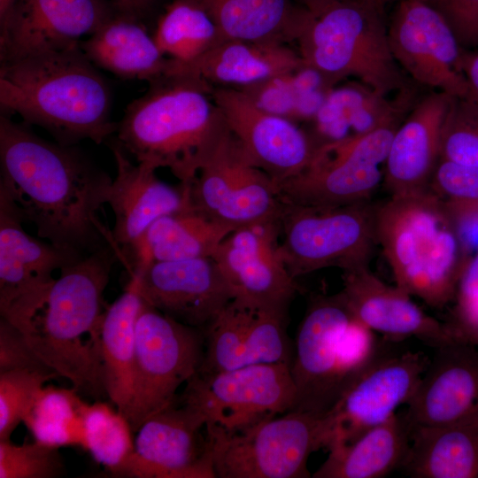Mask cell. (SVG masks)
<instances>
[{"label":"cell","mask_w":478,"mask_h":478,"mask_svg":"<svg viewBox=\"0 0 478 478\" xmlns=\"http://www.w3.org/2000/svg\"><path fill=\"white\" fill-rule=\"evenodd\" d=\"M303 64L298 51L288 44L225 40L189 62L170 59L165 76L191 78L211 89H241L294 71Z\"/></svg>","instance_id":"cell-26"},{"label":"cell","mask_w":478,"mask_h":478,"mask_svg":"<svg viewBox=\"0 0 478 478\" xmlns=\"http://www.w3.org/2000/svg\"><path fill=\"white\" fill-rule=\"evenodd\" d=\"M382 16L384 17L385 0H366Z\"/></svg>","instance_id":"cell-51"},{"label":"cell","mask_w":478,"mask_h":478,"mask_svg":"<svg viewBox=\"0 0 478 478\" xmlns=\"http://www.w3.org/2000/svg\"><path fill=\"white\" fill-rule=\"evenodd\" d=\"M387 30L394 58L412 81L451 96L470 98L460 69L464 48L440 10L420 0L400 1Z\"/></svg>","instance_id":"cell-15"},{"label":"cell","mask_w":478,"mask_h":478,"mask_svg":"<svg viewBox=\"0 0 478 478\" xmlns=\"http://www.w3.org/2000/svg\"><path fill=\"white\" fill-rule=\"evenodd\" d=\"M135 433L134 451L115 476L216 478L204 423L183 405L151 415Z\"/></svg>","instance_id":"cell-17"},{"label":"cell","mask_w":478,"mask_h":478,"mask_svg":"<svg viewBox=\"0 0 478 478\" xmlns=\"http://www.w3.org/2000/svg\"><path fill=\"white\" fill-rule=\"evenodd\" d=\"M443 202L463 251L468 257L477 253L478 204Z\"/></svg>","instance_id":"cell-46"},{"label":"cell","mask_w":478,"mask_h":478,"mask_svg":"<svg viewBox=\"0 0 478 478\" xmlns=\"http://www.w3.org/2000/svg\"><path fill=\"white\" fill-rule=\"evenodd\" d=\"M400 469L413 478H478V407L451 423L412 426Z\"/></svg>","instance_id":"cell-28"},{"label":"cell","mask_w":478,"mask_h":478,"mask_svg":"<svg viewBox=\"0 0 478 478\" xmlns=\"http://www.w3.org/2000/svg\"><path fill=\"white\" fill-rule=\"evenodd\" d=\"M382 345L374 331L352 317L342 291L312 298L293 344V410L322 416Z\"/></svg>","instance_id":"cell-6"},{"label":"cell","mask_w":478,"mask_h":478,"mask_svg":"<svg viewBox=\"0 0 478 478\" xmlns=\"http://www.w3.org/2000/svg\"><path fill=\"white\" fill-rule=\"evenodd\" d=\"M235 228L194 208L157 220L127 250L131 274L153 262L212 258Z\"/></svg>","instance_id":"cell-31"},{"label":"cell","mask_w":478,"mask_h":478,"mask_svg":"<svg viewBox=\"0 0 478 478\" xmlns=\"http://www.w3.org/2000/svg\"><path fill=\"white\" fill-rule=\"evenodd\" d=\"M23 223L12 202L0 193V310L50 282L55 271L82 258L30 235Z\"/></svg>","instance_id":"cell-27"},{"label":"cell","mask_w":478,"mask_h":478,"mask_svg":"<svg viewBox=\"0 0 478 478\" xmlns=\"http://www.w3.org/2000/svg\"><path fill=\"white\" fill-rule=\"evenodd\" d=\"M114 11L107 0H17L0 26L1 62L79 46Z\"/></svg>","instance_id":"cell-19"},{"label":"cell","mask_w":478,"mask_h":478,"mask_svg":"<svg viewBox=\"0 0 478 478\" xmlns=\"http://www.w3.org/2000/svg\"><path fill=\"white\" fill-rule=\"evenodd\" d=\"M121 251L110 243L0 310L36 355L82 397H108L101 348L104 292Z\"/></svg>","instance_id":"cell-2"},{"label":"cell","mask_w":478,"mask_h":478,"mask_svg":"<svg viewBox=\"0 0 478 478\" xmlns=\"http://www.w3.org/2000/svg\"><path fill=\"white\" fill-rule=\"evenodd\" d=\"M460 69L467 81L470 98L478 102V51L463 49Z\"/></svg>","instance_id":"cell-47"},{"label":"cell","mask_w":478,"mask_h":478,"mask_svg":"<svg viewBox=\"0 0 478 478\" xmlns=\"http://www.w3.org/2000/svg\"><path fill=\"white\" fill-rule=\"evenodd\" d=\"M389 0H385L386 4L389 2ZM398 2L400 1H405V0H397ZM420 1H423V2H426V3H428V4H431V3H437L438 4H440L441 3H443V0H420Z\"/></svg>","instance_id":"cell-52"},{"label":"cell","mask_w":478,"mask_h":478,"mask_svg":"<svg viewBox=\"0 0 478 478\" xmlns=\"http://www.w3.org/2000/svg\"><path fill=\"white\" fill-rule=\"evenodd\" d=\"M341 290L352 317L391 338L415 337L435 349L459 339L448 323L424 312L408 293L389 286L368 266L343 272Z\"/></svg>","instance_id":"cell-22"},{"label":"cell","mask_w":478,"mask_h":478,"mask_svg":"<svg viewBox=\"0 0 478 478\" xmlns=\"http://www.w3.org/2000/svg\"><path fill=\"white\" fill-rule=\"evenodd\" d=\"M280 220L240 227L212 256L234 298L248 304L289 309L301 288L278 251Z\"/></svg>","instance_id":"cell-20"},{"label":"cell","mask_w":478,"mask_h":478,"mask_svg":"<svg viewBox=\"0 0 478 478\" xmlns=\"http://www.w3.org/2000/svg\"><path fill=\"white\" fill-rule=\"evenodd\" d=\"M135 18L115 14L80 47L96 66L120 78L150 83L165 76L170 59Z\"/></svg>","instance_id":"cell-30"},{"label":"cell","mask_w":478,"mask_h":478,"mask_svg":"<svg viewBox=\"0 0 478 478\" xmlns=\"http://www.w3.org/2000/svg\"><path fill=\"white\" fill-rule=\"evenodd\" d=\"M319 415L291 410L231 434H207L216 478H308Z\"/></svg>","instance_id":"cell-13"},{"label":"cell","mask_w":478,"mask_h":478,"mask_svg":"<svg viewBox=\"0 0 478 478\" xmlns=\"http://www.w3.org/2000/svg\"><path fill=\"white\" fill-rule=\"evenodd\" d=\"M133 433L128 420L117 408L102 400L87 402L81 448L114 476L134 451Z\"/></svg>","instance_id":"cell-37"},{"label":"cell","mask_w":478,"mask_h":478,"mask_svg":"<svg viewBox=\"0 0 478 478\" xmlns=\"http://www.w3.org/2000/svg\"><path fill=\"white\" fill-rule=\"evenodd\" d=\"M0 105L66 145L99 144L117 129L110 87L80 45L1 62Z\"/></svg>","instance_id":"cell-3"},{"label":"cell","mask_w":478,"mask_h":478,"mask_svg":"<svg viewBox=\"0 0 478 478\" xmlns=\"http://www.w3.org/2000/svg\"><path fill=\"white\" fill-rule=\"evenodd\" d=\"M0 193L38 237L78 256L113 242L98 219L112 179L75 145L0 116Z\"/></svg>","instance_id":"cell-1"},{"label":"cell","mask_w":478,"mask_h":478,"mask_svg":"<svg viewBox=\"0 0 478 478\" xmlns=\"http://www.w3.org/2000/svg\"><path fill=\"white\" fill-rule=\"evenodd\" d=\"M288 309L257 306L233 298L203 330L204 348L197 372L216 373L257 364L291 366Z\"/></svg>","instance_id":"cell-18"},{"label":"cell","mask_w":478,"mask_h":478,"mask_svg":"<svg viewBox=\"0 0 478 478\" xmlns=\"http://www.w3.org/2000/svg\"><path fill=\"white\" fill-rule=\"evenodd\" d=\"M86 404L73 388L43 386L22 422L37 442L58 449L81 448Z\"/></svg>","instance_id":"cell-35"},{"label":"cell","mask_w":478,"mask_h":478,"mask_svg":"<svg viewBox=\"0 0 478 478\" xmlns=\"http://www.w3.org/2000/svg\"><path fill=\"white\" fill-rule=\"evenodd\" d=\"M375 233L398 288L435 308L455 297L470 258L444 202L428 188L375 205Z\"/></svg>","instance_id":"cell-5"},{"label":"cell","mask_w":478,"mask_h":478,"mask_svg":"<svg viewBox=\"0 0 478 478\" xmlns=\"http://www.w3.org/2000/svg\"><path fill=\"white\" fill-rule=\"evenodd\" d=\"M168 58L187 63L222 42L207 12L194 0H173L152 35Z\"/></svg>","instance_id":"cell-36"},{"label":"cell","mask_w":478,"mask_h":478,"mask_svg":"<svg viewBox=\"0 0 478 478\" xmlns=\"http://www.w3.org/2000/svg\"><path fill=\"white\" fill-rule=\"evenodd\" d=\"M440 158L478 167V102L452 96L440 134Z\"/></svg>","instance_id":"cell-38"},{"label":"cell","mask_w":478,"mask_h":478,"mask_svg":"<svg viewBox=\"0 0 478 478\" xmlns=\"http://www.w3.org/2000/svg\"><path fill=\"white\" fill-rule=\"evenodd\" d=\"M292 72L271 77L241 88L258 108L295 121L302 119V96L297 89Z\"/></svg>","instance_id":"cell-41"},{"label":"cell","mask_w":478,"mask_h":478,"mask_svg":"<svg viewBox=\"0 0 478 478\" xmlns=\"http://www.w3.org/2000/svg\"><path fill=\"white\" fill-rule=\"evenodd\" d=\"M58 377L55 373L16 370L0 373V441L11 436L44 384Z\"/></svg>","instance_id":"cell-39"},{"label":"cell","mask_w":478,"mask_h":478,"mask_svg":"<svg viewBox=\"0 0 478 478\" xmlns=\"http://www.w3.org/2000/svg\"><path fill=\"white\" fill-rule=\"evenodd\" d=\"M404 119L366 134L318 145L308 166L279 185L281 200L307 206H338L369 201L383 181L393 135Z\"/></svg>","instance_id":"cell-12"},{"label":"cell","mask_w":478,"mask_h":478,"mask_svg":"<svg viewBox=\"0 0 478 478\" xmlns=\"http://www.w3.org/2000/svg\"><path fill=\"white\" fill-rule=\"evenodd\" d=\"M204 332L143 303L136 321L132 392L124 415L134 433L151 415L176 403L179 387L199 369Z\"/></svg>","instance_id":"cell-10"},{"label":"cell","mask_w":478,"mask_h":478,"mask_svg":"<svg viewBox=\"0 0 478 478\" xmlns=\"http://www.w3.org/2000/svg\"><path fill=\"white\" fill-rule=\"evenodd\" d=\"M412 426L453 422L478 407V345L458 339L436 349L406 403Z\"/></svg>","instance_id":"cell-23"},{"label":"cell","mask_w":478,"mask_h":478,"mask_svg":"<svg viewBox=\"0 0 478 478\" xmlns=\"http://www.w3.org/2000/svg\"><path fill=\"white\" fill-rule=\"evenodd\" d=\"M111 149L116 164L108 203L114 213L111 237L117 246L128 249L159 218L192 209L189 188L173 187L156 175V168L135 164L114 142Z\"/></svg>","instance_id":"cell-24"},{"label":"cell","mask_w":478,"mask_h":478,"mask_svg":"<svg viewBox=\"0 0 478 478\" xmlns=\"http://www.w3.org/2000/svg\"><path fill=\"white\" fill-rule=\"evenodd\" d=\"M452 96L432 91L416 101L397 128L384 163L391 195L424 190L440 158V134Z\"/></svg>","instance_id":"cell-25"},{"label":"cell","mask_w":478,"mask_h":478,"mask_svg":"<svg viewBox=\"0 0 478 478\" xmlns=\"http://www.w3.org/2000/svg\"><path fill=\"white\" fill-rule=\"evenodd\" d=\"M412 424L395 412L352 443L333 449L313 478H381L400 469L408 453Z\"/></svg>","instance_id":"cell-33"},{"label":"cell","mask_w":478,"mask_h":478,"mask_svg":"<svg viewBox=\"0 0 478 478\" xmlns=\"http://www.w3.org/2000/svg\"><path fill=\"white\" fill-rule=\"evenodd\" d=\"M429 361L422 351H394L383 344L320 416V449L347 445L388 420L406 405Z\"/></svg>","instance_id":"cell-11"},{"label":"cell","mask_w":478,"mask_h":478,"mask_svg":"<svg viewBox=\"0 0 478 478\" xmlns=\"http://www.w3.org/2000/svg\"><path fill=\"white\" fill-rule=\"evenodd\" d=\"M428 189L445 202L478 204V167L439 158Z\"/></svg>","instance_id":"cell-42"},{"label":"cell","mask_w":478,"mask_h":478,"mask_svg":"<svg viewBox=\"0 0 478 478\" xmlns=\"http://www.w3.org/2000/svg\"><path fill=\"white\" fill-rule=\"evenodd\" d=\"M297 44L304 64L332 88L351 76L384 96L411 88L392 55L383 16L366 0L338 2L313 16Z\"/></svg>","instance_id":"cell-7"},{"label":"cell","mask_w":478,"mask_h":478,"mask_svg":"<svg viewBox=\"0 0 478 478\" xmlns=\"http://www.w3.org/2000/svg\"><path fill=\"white\" fill-rule=\"evenodd\" d=\"M210 95L247 159L279 185L300 174L319 145L295 121L258 108L241 89Z\"/></svg>","instance_id":"cell-16"},{"label":"cell","mask_w":478,"mask_h":478,"mask_svg":"<svg viewBox=\"0 0 478 478\" xmlns=\"http://www.w3.org/2000/svg\"><path fill=\"white\" fill-rule=\"evenodd\" d=\"M131 277L136 279L143 302L201 330L234 298L212 257L153 262Z\"/></svg>","instance_id":"cell-21"},{"label":"cell","mask_w":478,"mask_h":478,"mask_svg":"<svg viewBox=\"0 0 478 478\" xmlns=\"http://www.w3.org/2000/svg\"><path fill=\"white\" fill-rule=\"evenodd\" d=\"M415 103L412 87L391 100L359 81L332 88L312 120L323 143L404 119Z\"/></svg>","instance_id":"cell-32"},{"label":"cell","mask_w":478,"mask_h":478,"mask_svg":"<svg viewBox=\"0 0 478 478\" xmlns=\"http://www.w3.org/2000/svg\"><path fill=\"white\" fill-rule=\"evenodd\" d=\"M211 89L183 76H164L127 106L117 143L137 163L168 168L190 187L227 125Z\"/></svg>","instance_id":"cell-4"},{"label":"cell","mask_w":478,"mask_h":478,"mask_svg":"<svg viewBox=\"0 0 478 478\" xmlns=\"http://www.w3.org/2000/svg\"><path fill=\"white\" fill-rule=\"evenodd\" d=\"M59 449L37 441H0V478H55L65 470Z\"/></svg>","instance_id":"cell-40"},{"label":"cell","mask_w":478,"mask_h":478,"mask_svg":"<svg viewBox=\"0 0 478 478\" xmlns=\"http://www.w3.org/2000/svg\"><path fill=\"white\" fill-rule=\"evenodd\" d=\"M118 13L136 17L146 10L151 0H107Z\"/></svg>","instance_id":"cell-48"},{"label":"cell","mask_w":478,"mask_h":478,"mask_svg":"<svg viewBox=\"0 0 478 478\" xmlns=\"http://www.w3.org/2000/svg\"><path fill=\"white\" fill-rule=\"evenodd\" d=\"M214 21L222 41L297 42L313 15L295 0H194Z\"/></svg>","instance_id":"cell-29"},{"label":"cell","mask_w":478,"mask_h":478,"mask_svg":"<svg viewBox=\"0 0 478 478\" xmlns=\"http://www.w3.org/2000/svg\"><path fill=\"white\" fill-rule=\"evenodd\" d=\"M377 244L375 205L369 201L338 206L285 203L278 251L290 275L328 268L366 266Z\"/></svg>","instance_id":"cell-8"},{"label":"cell","mask_w":478,"mask_h":478,"mask_svg":"<svg viewBox=\"0 0 478 478\" xmlns=\"http://www.w3.org/2000/svg\"><path fill=\"white\" fill-rule=\"evenodd\" d=\"M454 298L452 320L448 324L459 338L478 345V252L466 264Z\"/></svg>","instance_id":"cell-43"},{"label":"cell","mask_w":478,"mask_h":478,"mask_svg":"<svg viewBox=\"0 0 478 478\" xmlns=\"http://www.w3.org/2000/svg\"><path fill=\"white\" fill-rule=\"evenodd\" d=\"M439 6L463 48L478 44V0H443Z\"/></svg>","instance_id":"cell-45"},{"label":"cell","mask_w":478,"mask_h":478,"mask_svg":"<svg viewBox=\"0 0 478 478\" xmlns=\"http://www.w3.org/2000/svg\"><path fill=\"white\" fill-rule=\"evenodd\" d=\"M192 207L232 227L281 220L279 187L252 165L227 127L189 187Z\"/></svg>","instance_id":"cell-14"},{"label":"cell","mask_w":478,"mask_h":478,"mask_svg":"<svg viewBox=\"0 0 478 478\" xmlns=\"http://www.w3.org/2000/svg\"><path fill=\"white\" fill-rule=\"evenodd\" d=\"M143 300L135 278L104 311L101 348L108 398L125 413L131 397L136 321Z\"/></svg>","instance_id":"cell-34"},{"label":"cell","mask_w":478,"mask_h":478,"mask_svg":"<svg viewBox=\"0 0 478 478\" xmlns=\"http://www.w3.org/2000/svg\"><path fill=\"white\" fill-rule=\"evenodd\" d=\"M290 365L257 364L211 374L197 372L181 405L203 420L207 434H231L294 409Z\"/></svg>","instance_id":"cell-9"},{"label":"cell","mask_w":478,"mask_h":478,"mask_svg":"<svg viewBox=\"0 0 478 478\" xmlns=\"http://www.w3.org/2000/svg\"><path fill=\"white\" fill-rule=\"evenodd\" d=\"M309 11L313 16H318L331 5L344 0H295Z\"/></svg>","instance_id":"cell-49"},{"label":"cell","mask_w":478,"mask_h":478,"mask_svg":"<svg viewBox=\"0 0 478 478\" xmlns=\"http://www.w3.org/2000/svg\"><path fill=\"white\" fill-rule=\"evenodd\" d=\"M16 2L17 0H0V26L7 19Z\"/></svg>","instance_id":"cell-50"},{"label":"cell","mask_w":478,"mask_h":478,"mask_svg":"<svg viewBox=\"0 0 478 478\" xmlns=\"http://www.w3.org/2000/svg\"><path fill=\"white\" fill-rule=\"evenodd\" d=\"M16 370L57 374L36 355L21 331L1 317L0 373Z\"/></svg>","instance_id":"cell-44"}]
</instances>
